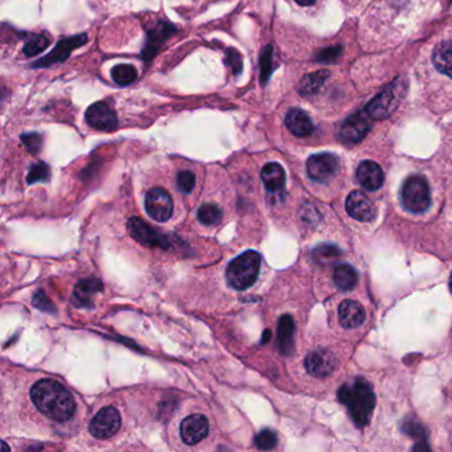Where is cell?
<instances>
[{"mask_svg":"<svg viewBox=\"0 0 452 452\" xmlns=\"http://www.w3.org/2000/svg\"><path fill=\"white\" fill-rule=\"evenodd\" d=\"M433 63L440 74L452 78V40L442 41L433 48Z\"/></svg>","mask_w":452,"mask_h":452,"instance_id":"22","label":"cell"},{"mask_svg":"<svg viewBox=\"0 0 452 452\" xmlns=\"http://www.w3.org/2000/svg\"><path fill=\"white\" fill-rule=\"evenodd\" d=\"M278 346L284 356H289L295 349V321L289 315H284L278 326Z\"/></svg>","mask_w":452,"mask_h":452,"instance_id":"21","label":"cell"},{"mask_svg":"<svg viewBox=\"0 0 452 452\" xmlns=\"http://www.w3.org/2000/svg\"><path fill=\"white\" fill-rule=\"evenodd\" d=\"M3 449H4V450H8V447H7V444H5L4 442H3Z\"/></svg>","mask_w":452,"mask_h":452,"instance_id":"42","label":"cell"},{"mask_svg":"<svg viewBox=\"0 0 452 452\" xmlns=\"http://www.w3.org/2000/svg\"><path fill=\"white\" fill-rule=\"evenodd\" d=\"M339 169V158L330 152L315 154L306 162L309 177L317 182H328L337 174Z\"/></svg>","mask_w":452,"mask_h":452,"instance_id":"7","label":"cell"},{"mask_svg":"<svg viewBox=\"0 0 452 452\" xmlns=\"http://www.w3.org/2000/svg\"><path fill=\"white\" fill-rule=\"evenodd\" d=\"M260 264L262 259L258 252L247 251L228 264L226 269L227 282L232 288L245 291L258 280Z\"/></svg>","mask_w":452,"mask_h":452,"instance_id":"3","label":"cell"},{"mask_svg":"<svg viewBox=\"0 0 452 452\" xmlns=\"http://www.w3.org/2000/svg\"><path fill=\"white\" fill-rule=\"evenodd\" d=\"M357 179L363 189L376 191L381 189L385 181V174L381 166L373 161H363L357 169Z\"/></svg>","mask_w":452,"mask_h":452,"instance_id":"17","label":"cell"},{"mask_svg":"<svg viewBox=\"0 0 452 452\" xmlns=\"http://www.w3.org/2000/svg\"><path fill=\"white\" fill-rule=\"evenodd\" d=\"M339 317L342 326L348 329H353L363 324V321L366 319V313L361 304L353 300H345L339 305Z\"/></svg>","mask_w":452,"mask_h":452,"instance_id":"20","label":"cell"},{"mask_svg":"<svg viewBox=\"0 0 452 452\" xmlns=\"http://www.w3.org/2000/svg\"><path fill=\"white\" fill-rule=\"evenodd\" d=\"M262 179L264 186L271 192L283 190L285 185V171L283 166L276 162L267 163L262 170Z\"/></svg>","mask_w":452,"mask_h":452,"instance_id":"23","label":"cell"},{"mask_svg":"<svg viewBox=\"0 0 452 452\" xmlns=\"http://www.w3.org/2000/svg\"><path fill=\"white\" fill-rule=\"evenodd\" d=\"M21 142L24 144L25 149L32 152V154H38L40 149H41V145H43V138L41 135L38 134V133H27V134H23L20 137Z\"/></svg>","mask_w":452,"mask_h":452,"instance_id":"34","label":"cell"},{"mask_svg":"<svg viewBox=\"0 0 452 452\" xmlns=\"http://www.w3.org/2000/svg\"><path fill=\"white\" fill-rule=\"evenodd\" d=\"M400 196L403 206L415 214L425 212L431 205L430 186L422 175L409 177L403 183Z\"/></svg>","mask_w":452,"mask_h":452,"instance_id":"5","label":"cell"},{"mask_svg":"<svg viewBox=\"0 0 452 452\" xmlns=\"http://www.w3.org/2000/svg\"><path fill=\"white\" fill-rule=\"evenodd\" d=\"M339 399L348 407L357 426L363 427L369 423L376 407V396L366 381L358 378L350 385H343L339 389Z\"/></svg>","mask_w":452,"mask_h":452,"instance_id":"2","label":"cell"},{"mask_svg":"<svg viewBox=\"0 0 452 452\" xmlns=\"http://www.w3.org/2000/svg\"><path fill=\"white\" fill-rule=\"evenodd\" d=\"M128 229L133 238L146 247H158L168 249L170 247L169 238L158 232L154 227L149 226L141 218L132 216L128 222Z\"/></svg>","mask_w":452,"mask_h":452,"instance_id":"6","label":"cell"},{"mask_svg":"<svg viewBox=\"0 0 452 452\" xmlns=\"http://www.w3.org/2000/svg\"><path fill=\"white\" fill-rule=\"evenodd\" d=\"M177 32V28L170 24V23H163L159 21L154 28H151L150 31L148 32V41L145 48L142 49V55L141 57L146 61L150 63L154 56L158 54L159 48L162 47V44L168 40V38Z\"/></svg>","mask_w":452,"mask_h":452,"instance_id":"15","label":"cell"},{"mask_svg":"<svg viewBox=\"0 0 452 452\" xmlns=\"http://www.w3.org/2000/svg\"><path fill=\"white\" fill-rule=\"evenodd\" d=\"M285 125L296 137H308L315 131V125L310 120V117L305 113L302 109L293 108L285 115Z\"/></svg>","mask_w":452,"mask_h":452,"instance_id":"18","label":"cell"},{"mask_svg":"<svg viewBox=\"0 0 452 452\" xmlns=\"http://www.w3.org/2000/svg\"><path fill=\"white\" fill-rule=\"evenodd\" d=\"M121 427V416L117 409L104 407L98 411L89 425V431L97 439H109Z\"/></svg>","mask_w":452,"mask_h":452,"instance_id":"11","label":"cell"},{"mask_svg":"<svg viewBox=\"0 0 452 452\" xmlns=\"http://www.w3.org/2000/svg\"><path fill=\"white\" fill-rule=\"evenodd\" d=\"M210 431L207 418L201 414L190 415L181 423V438L188 446L198 444L207 438Z\"/></svg>","mask_w":452,"mask_h":452,"instance_id":"13","label":"cell"},{"mask_svg":"<svg viewBox=\"0 0 452 452\" xmlns=\"http://www.w3.org/2000/svg\"><path fill=\"white\" fill-rule=\"evenodd\" d=\"M102 291V284L97 279H85L78 282L76 285L72 296V302L75 306L85 308L93 304V299L98 292Z\"/></svg>","mask_w":452,"mask_h":452,"instance_id":"19","label":"cell"},{"mask_svg":"<svg viewBox=\"0 0 452 452\" xmlns=\"http://www.w3.org/2000/svg\"><path fill=\"white\" fill-rule=\"evenodd\" d=\"M269 339H271V332H269V330H267V332H264L263 339H262V343H265V342H268V341H269Z\"/></svg>","mask_w":452,"mask_h":452,"instance_id":"40","label":"cell"},{"mask_svg":"<svg viewBox=\"0 0 452 452\" xmlns=\"http://www.w3.org/2000/svg\"><path fill=\"white\" fill-rule=\"evenodd\" d=\"M112 78L120 87H128L137 80V69L129 64H120L112 69Z\"/></svg>","mask_w":452,"mask_h":452,"instance_id":"26","label":"cell"},{"mask_svg":"<svg viewBox=\"0 0 452 452\" xmlns=\"http://www.w3.org/2000/svg\"><path fill=\"white\" fill-rule=\"evenodd\" d=\"M199 221L206 226H214L221 222L222 219V210L216 205L212 203H205L198 211Z\"/></svg>","mask_w":452,"mask_h":452,"instance_id":"28","label":"cell"},{"mask_svg":"<svg viewBox=\"0 0 452 452\" xmlns=\"http://www.w3.org/2000/svg\"><path fill=\"white\" fill-rule=\"evenodd\" d=\"M31 398L36 409L56 422L69 420L76 410L72 394L57 381L41 379L31 389Z\"/></svg>","mask_w":452,"mask_h":452,"instance_id":"1","label":"cell"},{"mask_svg":"<svg viewBox=\"0 0 452 452\" xmlns=\"http://www.w3.org/2000/svg\"><path fill=\"white\" fill-rule=\"evenodd\" d=\"M407 92V85L403 78H396L381 93H378L365 108L374 120H385L394 113Z\"/></svg>","mask_w":452,"mask_h":452,"instance_id":"4","label":"cell"},{"mask_svg":"<svg viewBox=\"0 0 452 452\" xmlns=\"http://www.w3.org/2000/svg\"><path fill=\"white\" fill-rule=\"evenodd\" d=\"M328 77H329V72L324 71V69L305 76L302 78V82H300V87H299L300 95H310L317 93Z\"/></svg>","mask_w":452,"mask_h":452,"instance_id":"25","label":"cell"},{"mask_svg":"<svg viewBox=\"0 0 452 452\" xmlns=\"http://www.w3.org/2000/svg\"><path fill=\"white\" fill-rule=\"evenodd\" d=\"M34 304H35V306H38V309H41L44 312H51V313L55 312V308H54L52 302L47 299L44 292H38V295H35Z\"/></svg>","mask_w":452,"mask_h":452,"instance_id":"36","label":"cell"},{"mask_svg":"<svg viewBox=\"0 0 452 452\" xmlns=\"http://www.w3.org/2000/svg\"><path fill=\"white\" fill-rule=\"evenodd\" d=\"M48 45H49V38L47 35H44V34L34 35L24 45L23 54L27 57L36 56L43 51H45L48 48Z\"/></svg>","mask_w":452,"mask_h":452,"instance_id":"27","label":"cell"},{"mask_svg":"<svg viewBox=\"0 0 452 452\" xmlns=\"http://www.w3.org/2000/svg\"><path fill=\"white\" fill-rule=\"evenodd\" d=\"M87 41H88L87 34H80V35L72 36V38H63L57 43L56 47L54 48V51L49 52V55L40 58L36 63H34L32 67L34 68H47V67H51V65H55V64H61V63L68 60V57H69L72 51L82 47Z\"/></svg>","mask_w":452,"mask_h":452,"instance_id":"8","label":"cell"},{"mask_svg":"<svg viewBox=\"0 0 452 452\" xmlns=\"http://www.w3.org/2000/svg\"><path fill=\"white\" fill-rule=\"evenodd\" d=\"M226 64L231 67L232 74L235 76H239L243 72V58H242V55L239 54V51H236L235 48L227 49Z\"/></svg>","mask_w":452,"mask_h":452,"instance_id":"33","label":"cell"},{"mask_svg":"<svg viewBox=\"0 0 452 452\" xmlns=\"http://www.w3.org/2000/svg\"><path fill=\"white\" fill-rule=\"evenodd\" d=\"M335 284L341 291H352L358 283V272L349 264H341L335 269Z\"/></svg>","mask_w":452,"mask_h":452,"instance_id":"24","label":"cell"},{"mask_svg":"<svg viewBox=\"0 0 452 452\" xmlns=\"http://www.w3.org/2000/svg\"><path fill=\"white\" fill-rule=\"evenodd\" d=\"M145 207L151 219L168 222L172 215V198L166 190L154 188L146 195Z\"/></svg>","mask_w":452,"mask_h":452,"instance_id":"10","label":"cell"},{"mask_svg":"<svg viewBox=\"0 0 452 452\" xmlns=\"http://www.w3.org/2000/svg\"><path fill=\"white\" fill-rule=\"evenodd\" d=\"M339 255H341V251L335 245H322L313 251V256H315L316 262L321 264L330 263V262L336 260Z\"/></svg>","mask_w":452,"mask_h":452,"instance_id":"29","label":"cell"},{"mask_svg":"<svg viewBox=\"0 0 452 452\" xmlns=\"http://www.w3.org/2000/svg\"><path fill=\"white\" fill-rule=\"evenodd\" d=\"M405 431L410 433L411 436H420V435H423V430L420 429V426L419 425H415V423H411V422H407V426H406Z\"/></svg>","mask_w":452,"mask_h":452,"instance_id":"38","label":"cell"},{"mask_svg":"<svg viewBox=\"0 0 452 452\" xmlns=\"http://www.w3.org/2000/svg\"><path fill=\"white\" fill-rule=\"evenodd\" d=\"M49 168L43 163V162H38V163H35L32 165V168L30 169V172H28V177H27V182L31 185V183H36V182H41V181H47L49 178Z\"/></svg>","mask_w":452,"mask_h":452,"instance_id":"32","label":"cell"},{"mask_svg":"<svg viewBox=\"0 0 452 452\" xmlns=\"http://www.w3.org/2000/svg\"><path fill=\"white\" fill-rule=\"evenodd\" d=\"M339 52H341V48H329V49H324L321 51L320 54L317 55V61H332L335 60L336 57L339 56Z\"/></svg>","mask_w":452,"mask_h":452,"instance_id":"37","label":"cell"},{"mask_svg":"<svg viewBox=\"0 0 452 452\" xmlns=\"http://www.w3.org/2000/svg\"><path fill=\"white\" fill-rule=\"evenodd\" d=\"M372 129V117L363 109L350 115L341 126L339 137L343 142L357 144L362 141Z\"/></svg>","mask_w":452,"mask_h":452,"instance_id":"9","label":"cell"},{"mask_svg":"<svg viewBox=\"0 0 452 452\" xmlns=\"http://www.w3.org/2000/svg\"><path fill=\"white\" fill-rule=\"evenodd\" d=\"M272 45H267L260 56V78L262 84H265L272 74Z\"/></svg>","mask_w":452,"mask_h":452,"instance_id":"31","label":"cell"},{"mask_svg":"<svg viewBox=\"0 0 452 452\" xmlns=\"http://www.w3.org/2000/svg\"><path fill=\"white\" fill-rule=\"evenodd\" d=\"M255 444L259 450H272L278 444V435L271 429H264L255 436Z\"/></svg>","mask_w":452,"mask_h":452,"instance_id":"30","label":"cell"},{"mask_svg":"<svg viewBox=\"0 0 452 452\" xmlns=\"http://www.w3.org/2000/svg\"><path fill=\"white\" fill-rule=\"evenodd\" d=\"M300 5H312L316 0H295Z\"/></svg>","mask_w":452,"mask_h":452,"instance_id":"39","label":"cell"},{"mask_svg":"<svg viewBox=\"0 0 452 452\" xmlns=\"http://www.w3.org/2000/svg\"><path fill=\"white\" fill-rule=\"evenodd\" d=\"M450 289H451V292H452V272H451V276H450Z\"/></svg>","mask_w":452,"mask_h":452,"instance_id":"41","label":"cell"},{"mask_svg":"<svg viewBox=\"0 0 452 452\" xmlns=\"http://www.w3.org/2000/svg\"><path fill=\"white\" fill-rule=\"evenodd\" d=\"M177 185L178 189L181 190L185 194H190L194 186H195V175L194 172H191L189 170H183L178 174L177 177Z\"/></svg>","mask_w":452,"mask_h":452,"instance_id":"35","label":"cell"},{"mask_svg":"<svg viewBox=\"0 0 452 452\" xmlns=\"http://www.w3.org/2000/svg\"><path fill=\"white\" fill-rule=\"evenodd\" d=\"M336 366L335 356L329 350H316L305 358V368L309 374L315 377L329 376Z\"/></svg>","mask_w":452,"mask_h":452,"instance_id":"16","label":"cell"},{"mask_svg":"<svg viewBox=\"0 0 452 452\" xmlns=\"http://www.w3.org/2000/svg\"><path fill=\"white\" fill-rule=\"evenodd\" d=\"M346 211L348 214L359 222H370L376 218V207L370 198L362 191H353L346 199Z\"/></svg>","mask_w":452,"mask_h":452,"instance_id":"14","label":"cell"},{"mask_svg":"<svg viewBox=\"0 0 452 452\" xmlns=\"http://www.w3.org/2000/svg\"><path fill=\"white\" fill-rule=\"evenodd\" d=\"M85 120L89 126L98 129V131L112 132L118 126L117 114L108 104H105L102 101L92 104L88 108V111L85 113Z\"/></svg>","mask_w":452,"mask_h":452,"instance_id":"12","label":"cell"}]
</instances>
